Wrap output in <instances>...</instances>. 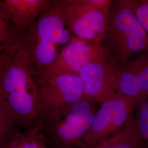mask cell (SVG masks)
<instances>
[{
  "instance_id": "6da1fadb",
  "label": "cell",
  "mask_w": 148,
  "mask_h": 148,
  "mask_svg": "<svg viewBox=\"0 0 148 148\" xmlns=\"http://www.w3.org/2000/svg\"><path fill=\"white\" fill-rule=\"evenodd\" d=\"M0 100L27 130L40 125L41 108L36 73L20 42L0 51Z\"/></svg>"
},
{
  "instance_id": "7a4b0ae2",
  "label": "cell",
  "mask_w": 148,
  "mask_h": 148,
  "mask_svg": "<svg viewBox=\"0 0 148 148\" xmlns=\"http://www.w3.org/2000/svg\"><path fill=\"white\" fill-rule=\"evenodd\" d=\"M74 37L62 0H53L19 42L26 49L34 69L41 73L55 61L59 46Z\"/></svg>"
},
{
  "instance_id": "3957f363",
  "label": "cell",
  "mask_w": 148,
  "mask_h": 148,
  "mask_svg": "<svg viewBox=\"0 0 148 148\" xmlns=\"http://www.w3.org/2000/svg\"><path fill=\"white\" fill-rule=\"evenodd\" d=\"M95 106L82 99L41 117L40 131L49 148H87L86 137L98 110Z\"/></svg>"
},
{
  "instance_id": "277c9868",
  "label": "cell",
  "mask_w": 148,
  "mask_h": 148,
  "mask_svg": "<svg viewBox=\"0 0 148 148\" xmlns=\"http://www.w3.org/2000/svg\"><path fill=\"white\" fill-rule=\"evenodd\" d=\"M103 42L120 66L129 63L133 54L148 52V34L124 0L113 1Z\"/></svg>"
},
{
  "instance_id": "5b68a950",
  "label": "cell",
  "mask_w": 148,
  "mask_h": 148,
  "mask_svg": "<svg viewBox=\"0 0 148 148\" xmlns=\"http://www.w3.org/2000/svg\"><path fill=\"white\" fill-rule=\"evenodd\" d=\"M75 37L103 42L108 25L110 0H62Z\"/></svg>"
},
{
  "instance_id": "8992f818",
  "label": "cell",
  "mask_w": 148,
  "mask_h": 148,
  "mask_svg": "<svg viewBox=\"0 0 148 148\" xmlns=\"http://www.w3.org/2000/svg\"><path fill=\"white\" fill-rule=\"evenodd\" d=\"M35 73L41 117L82 99V84L79 75Z\"/></svg>"
},
{
  "instance_id": "52a82bcc",
  "label": "cell",
  "mask_w": 148,
  "mask_h": 148,
  "mask_svg": "<svg viewBox=\"0 0 148 148\" xmlns=\"http://www.w3.org/2000/svg\"><path fill=\"white\" fill-rule=\"evenodd\" d=\"M136 106L133 98L117 93L101 103L86 137L87 148H94L121 130L132 116Z\"/></svg>"
},
{
  "instance_id": "ba28073f",
  "label": "cell",
  "mask_w": 148,
  "mask_h": 148,
  "mask_svg": "<svg viewBox=\"0 0 148 148\" xmlns=\"http://www.w3.org/2000/svg\"><path fill=\"white\" fill-rule=\"evenodd\" d=\"M111 59L114 58L103 42L87 41L74 36L59 52L52 65L41 73L79 75L90 64Z\"/></svg>"
},
{
  "instance_id": "9c48e42d",
  "label": "cell",
  "mask_w": 148,
  "mask_h": 148,
  "mask_svg": "<svg viewBox=\"0 0 148 148\" xmlns=\"http://www.w3.org/2000/svg\"><path fill=\"white\" fill-rule=\"evenodd\" d=\"M52 0H1L0 19L4 22L12 47L37 21Z\"/></svg>"
},
{
  "instance_id": "30bf717a",
  "label": "cell",
  "mask_w": 148,
  "mask_h": 148,
  "mask_svg": "<svg viewBox=\"0 0 148 148\" xmlns=\"http://www.w3.org/2000/svg\"><path fill=\"white\" fill-rule=\"evenodd\" d=\"M120 66L114 59L94 62L86 66L79 76L83 88L82 99L92 104H101L117 92L111 86V76Z\"/></svg>"
},
{
  "instance_id": "8fae6325",
  "label": "cell",
  "mask_w": 148,
  "mask_h": 148,
  "mask_svg": "<svg viewBox=\"0 0 148 148\" xmlns=\"http://www.w3.org/2000/svg\"><path fill=\"white\" fill-rule=\"evenodd\" d=\"M110 83L117 93L132 98L138 106L142 104L140 79L136 60L125 66H120L112 75Z\"/></svg>"
},
{
  "instance_id": "7c38bea8",
  "label": "cell",
  "mask_w": 148,
  "mask_h": 148,
  "mask_svg": "<svg viewBox=\"0 0 148 148\" xmlns=\"http://www.w3.org/2000/svg\"><path fill=\"white\" fill-rule=\"evenodd\" d=\"M143 143L137 120L132 116L121 130L93 148H141Z\"/></svg>"
},
{
  "instance_id": "4fadbf2b",
  "label": "cell",
  "mask_w": 148,
  "mask_h": 148,
  "mask_svg": "<svg viewBox=\"0 0 148 148\" xmlns=\"http://www.w3.org/2000/svg\"><path fill=\"white\" fill-rule=\"evenodd\" d=\"M23 130L8 106L0 100V146L10 142Z\"/></svg>"
},
{
  "instance_id": "5bb4252c",
  "label": "cell",
  "mask_w": 148,
  "mask_h": 148,
  "mask_svg": "<svg viewBox=\"0 0 148 148\" xmlns=\"http://www.w3.org/2000/svg\"><path fill=\"white\" fill-rule=\"evenodd\" d=\"M21 148H49L40 125L22 132Z\"/></svg>"
},
{
  "instance_id": "9a60e30c",
  "label": "cell",
  "mask_w": 148,
  "mask_h": 148,
  "mask_svg": "<svg viewBox=\"0 0 148 148\" xmlns=\"http://www.w3.org/2000/svg\"><path fill=\"white\" fill-rule=\"evenodd\" d=\"M132 10L138 21L148 34V2L147 0H124Z\"/></svg>"
},
{
  "instance_id": "2e32d148",
  "label": "cell",
  "mask_w": 148,
  "mask_h": 148,
  "mask_svg": "<svg viewBox=\"0 0 148 148\" xmlns=\"http://www.w3.org/2000/svg\"><path fill=\"white\" fill-rule=\"evenodd\" d=\"M136 60L137 63L140 76L143 104L147 101L148 97V52L140 56Z\"/></svg>"
},
{
  "instance_id": "e0dca14e",
  "label": "cell",
  "mask_w": 148,
  "mask_h": 148,
  "mask_svg": "<svg viewBox=\"0 0 148 148\" xmlns=\"http://www.w3.org/2000/svg\"><path fill=\"white\" fill-rule=\"evenodd\" d=\"M137 122L140 132L143 141L148 143V101H145L139 106Z\"/></svg>"
},
{
  "instance_id": "ac0fdd59",
  "label": "cell",
  "mask_w": 148,
  "mask_h": 148,
  "mask_svg": "<svg viewBox=\"0 0 148 148\" xmlns=\"http://www.w3.org/2000/svg\"><path fill=\"white\" fill-rule=\"evenodd\" d=\"M24 131V130H23ZM22 131L19 133L10 142L3 145L0 146V148H21V143Z\"/></svg>"
},
{
  "instance_id": "d6986e66",
  "label": "cell",
  "mask_w": 148,
  "mask_h": 148,
  "mask_svg": "<svg viewBox=\"0 0 148 148\" xmlns=\"http://www.w3.org/2000/svg\"><path fill=\"white\" fill-rule=\"evenodd\" d=\"M141 148H148V143L144 142L143 145L142 146Z\"/></svg>"
},
{
  "instance_id": "ffe728a7",
  "label": "cell",
  "mask_w": 148,
  "mask_h": 148,
  "mask_svg": "<svg viewBox=\"0 0 148 148\" xmlns=\"http://www.w3.org/2000/svg\"><path fill=\"white\" fill-rule=\"evenodd\" d=\"M147 2H148V0H147Z\"/></svg>"
}]
</instances>
